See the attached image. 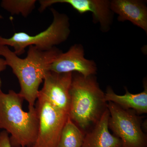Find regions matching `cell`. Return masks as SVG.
<instances>
[{
	"label": "cell",
	"mask_w": 147,
	"mask_h": 147,
	"mask_svg": "<svg viewBox=\"0 0 147 147\" xmlns=\"http://www.w3.org/2000/svg\"><path fill=\"white\" fill-rule=\"evenodd\" d=\"M107 107L110 113L109 129L121 139L122 147H147V136L142 129V118L138 114L111 102H108Z\"/></svg>",
	"instance_id": "5"
},
{
	"label": "cell",
	"mask_w": 147,
	"mask_h": 147,
	"mask_svg": "<svg viewBox=\"0 0 147 147\" xmlns=\"http://www.w3.org/2000/svg\"><path fill=\"white\" fill-rule=\"evenodd\" d=\"M62 53L56 47L42 51L30 45L25 59L19 58L7 46L0 45V56L5 58L7 65L12 69L20 84L19 94L29 104L28 108H34L39 94V88L51 65Z\"/></svg>",
	"instance_id": "1"
},
{
	"label": "cell",
	"mask_w": 147,
	"mask_h": 147,
	"mask_svg": "<svg viewBox=\"0 0 147 147\" xmlns=\"http://www.w3.org/2000/svg\"><path fill=\"white\" fill-rule=\"evenodd\" d=\"M110 7L119 22L128 21L147 33V7L142 0H113Z\"/></svg>",
	"instance_id": "10"
},
{
	"label": "cell",
	"mask_w": 147,
	"mask_h": 147,
	"mask_svg": "<svg viewBox=\"0 0 147 147\" xmlns=\"http://www.w3.org/2000/svg\"><path fill=\"white\" fill-rule=\"evenodd\" d=\"M85 135L68 117L61 132L58 147H82Z\"/></svg>",
	"instance_id": "13"
},
{
	"label": "cell",
	"mask_w": 147,
	"mask_h": 147,
	"mask_svg": "<svg viewBox=\"0 0 147 147\" xmlns=\"http://www.w3.org/2000/svg\"><path fill=\"white\" fill-rule=\"evenodd\" d=\"M50 10L53 16V22L45 31L34 36L19 32L9 38L0 36V45L13 47V52L18 56L24 54L26 48L30 45L46 51L65 41L71 32L69 18L66 14L60 13L54 8Z\"/></svg>",
	"instance_id": "4"
},
{
	"label": "cell",
	"mask_w": 147,
	"mask_h": 147,
	"mask_svg": "<svg viewBox=\"0 0 147 147\" xmlns=\"http://www.w3.org/2000/svg\"><path fill=\"white\" fill-rule=\"evenodd\" d=\"M0 147H11L9 134L5 130L0 132Z\"/></svg>",
	"instance_id": "15"
},
{
	"label": "cell",
	"mask_w": 147,
	"mask_h": 147,
	"mask_svg": "<svg viewBox=\"0 0 147 147\" xmlns=\"http://www.w3.org/2000/svg\"><path fill=\"white\" fill-rule=\"evenodd\" d=\"M3 16H1V15H0V19H1V18H3Z\"/></svg>",
	"instance_id": "17"
},
{
	"label": "cell",
	"mask_w": 147,
	"mask_h": 147,
	"mask_svg": "<svg viewBox=\"0 0 147 147\" xmlns=\"http://www.w3.org/2000/svg\"><path fill=\"white\" fill-rule=\"evenodd\" d=\"M36 0H3L1 5L11 15H19L26 18L35 7Z\"/></svg>",
	"instance_id": "14"
},
{
	"label": "cell",
	"mask_w": 147,
	"mask_h": 147,
	"mask_svg": "<svg viewBox=\"0 0 147 147\" xmlns=\"http://www.w3.org/2000/svg\"><path fill=\"white\" fill-rule=\"evenodd\" d=\"M72 73H58L49 71L45 75L39 94L60 111L68 114L70 104L69 90Z\"/></svg>",
	"instance_id": "8"
},
{
	"label": "cell",
	"mask_w": 147,
	"mask_h": 147,
	"mask_svg": "<svg viewBox=\"0 0 147 147\" xmlns=\"http://www.w3.org/2000/svg\"><path fill=\"white\" fill-rule=\"evenodd\" d=\"M35 107L38 117L37 137L32 147H58L61 132L68 118L38 94Z\"/></svg>",
	"instance_id": "6"
},
{
	"label": "cell",
	"mask_w": 147,
	"mask_h": 147,
	"mask_svg": "<svg viewBox=\"0 0 147 147\" xmlns=\"http://www.w3.org/2000/svg\"><path fill=\"white\" fill-rule=\"evenodd\" d=\"M24 99L13 90L0 91V129L10 134L11 147H32L37 137L38 117L35 107L23 110Z\"/></svg>",
	"instance_id": "3"
},
{
	"label": "cell",
	"mask_w": 147,
	"mask_h": 147,
	"mask_svg": "<svg viewBox=\"0 0 147 147\" xmlns=\"http://www.w3.org/2000/svg\"><path fill=\"white\" fill-rule=\"evenodd\" d=\"M7 63L5 59L0 58V73L2 71L5 70L7 67ZM2 82L0 78V91L1 90Z\"/></svg>",
	"instance_id": "16"
},
{
	"label": "cell",
	"mask_w": 147,
	"mask_h": 147,
	"mask_svg": "<svg viewBox=\"0 0 147 147\" xmlns=\"http://www.w3.org/2000/svg\"><path fill=\"white\" fill-rule=\"evenodd\" d=\"M109 118L107 108L99 120L85 133L82 147H122L121 139L109 131Z\"/></svg>",
	"instance_id": "11"
},
{
	"label": "cell",
	"mask_w": 147,
	"mask_h": 147,
	"mask_svg": "<svg viewBox=\"0 0 147 147\" xmlns=\"http://www.w3.org/2000/svg\"><path fill=\"white\" fill-rule=\"evenodd\" d=\"M69 96V117L85 134L107 108L105 93L94 76H84L74 72Z\"/></svg>",
	"instance_id": "2"
},
{
	"label": "cell",
	"mask_w": 147,
	"mask_h": 147,
	"mask_svg": "<svg viewBox=\"0 0 147 147\" xmlns=\"http://www.w3.org/2000/svg\"><path fill=\"white\" fill-rule=\"evenodd\" d=\"M49 70L58 73L75 72L89 76L96 74L97 68L94 61L85 58L83 45L75 44L67 52L58 56L50 65Z\"/></svg>",
	"instance_id": "9"
},
{
	"label": "cell",
	"mask_w": 147,
	"mask_h": 147,
	"mask_svg": "<svg viewBox=\"0 0 147 147\" xmlns=\"http://www.w3.org/2000/svg\"><path fill=\"white\" fill-rule=\"evenodd\" d=\"M144 90L143 92L133 94L125 88V93L123 95L116 94L113 89L108 87L105 93L106 102H111L126 110H134L138 115L147 113V83L144 82Z\"/></svg>",
	"instance_id": "12"
},
{
	"label": "cell",
	"mask_w": 147,
	"mask_h": 147,
	"mask_svg": "<svg viewBox=\"0 0 147 147\" xmlns=\"http://www.w3.org/2000/svg\"><path fill=\"white\" fill-rule=\"evenodd\" d=\"M38 10L42 12L54 4L67 3L81 14L90 12L92 14L93 22L99 24L103 32L110 30L113 24L114 13L108 0H40Z\"/></svg>",
	"instance_id": "7"
}]
</instances>
